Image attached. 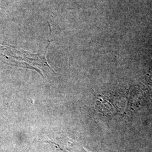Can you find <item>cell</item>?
I'll list each match as a JSON object with an SVG mask.
<instances>
[{
	"label": "cell",
	"instance_id": "cell-1",
	"mask_svg": "<svg viewBox=\"0 0 152 152\" xmlns=\"http://www.w3.org/2000/svg\"><path fill=\"white\" fill-rule=\"evenodd\" d=\"M47 142L54 144L55 147L64 152H90L87 151L80 143L67 136L56 138Z\"/></svg>",
	"mask_w": 152,
	"mask_h": 152
}]
</instances>
